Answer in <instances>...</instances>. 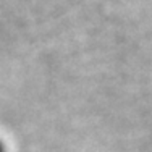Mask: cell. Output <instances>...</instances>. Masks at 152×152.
I'll list each match as a JSON object with an SVG mask.
<instances>
[{
  "label": "cell",
  "instance_id": "6da1fadb",
  "mask_svg": "<svg viewBox=\"0 0 152 152\" xmlns=\"http://www.w3.org/2000/svg\"><path fill=\"white\" fill-rule=\"evenodd\" d=\"M0 152H7V146H5V142H3L2 139H0Z\"/></svg>",
  "mask_w": 152,
  "mask_h": 152
}]
</instances>
